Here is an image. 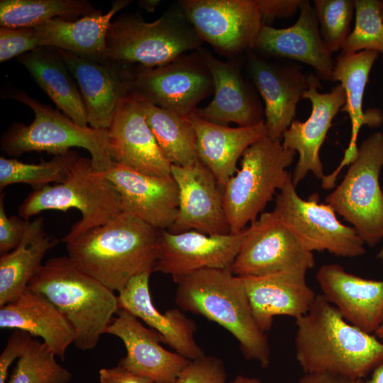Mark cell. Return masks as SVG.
I'll return each instance as SVG.
<instances>
[{
    "label": "cell",
    "mask_w": 383,
    "mask_h": 383,
    "mask_svg": "<svg viewBox=\"0 0 383 383\" xmlns=\"http://www.w3.org/2000/svg\"><path fill=\"white\" fill-rule=\"evenodd\" d=\"M296 325V359L304 373L364 379L383 361V342L346 321L323 294Z\"/></svg>",
    "instance_id": "1"
},
{
    "label": "cell",
    "mask_w": 383,
    "mask_h": 383,
    "mask_svg": "<svg viewBox=\"0 0 383 383\" xmlns=\"http://www.w3.org/2000/svg\"><path fill=\"white\" fill-rule=\"evenodd\" d=\"M158 235L159 230L121 212L65 243L78 268L118 292L132 278L154 272Z\"/></svg>",
    "instance_id": "2"
},
{
    "label": "cell",
    "mask_w": 383,
    "mask_h": 383,
    "mask_svg": "<svg viewBox=\"0 0 383 383\" xmlns=\"http://www.w3.org/2000/svg\"><path fill=\"white\" fill-rule=\"evenodd\" d=\"M175 303L183 311L201 315L228 331L245 357L267 368L270 347L257 326L241 277L230 269H203L177 279Z\"/></svg>",
    "instance_id": "3"
},
{
    "label": "cell",
    "mask_w": 383,
    "mask_h": 383,
    "mask_svg": "<svg viewBox=\"0 0 383 383\" xmlns=\"http://www.w3.org/2000/svg\"><path fill=\"white\" fill-rule=\"evenodd\" d=\"M28 288L45 296L68 320L80 350L94 349L120 307L118 296L67 256L47 260Z\"/></svg>",
    "instance_id": "4"
},
{
    "label": "cell",
    "mask_w": 383,
    "mask_h": 383,
    "mask_svg": "<svg viewBox=\"0 0 383 383\" xmlns=\"http://www.w3.org/2000/svg\"><path fill=\"white\" fill-rule=\"evenodd\" d=\"M9 98L30 108L35 115L29 125L13 123L1 135V151L11 157L28 152H46L55 155L67 153L76 147L87 150L93 167L107 171L113 163L109 149L108 130L81 126L50 106L44 104L18 91Z\"/></svg>",
    "instance_id": "5"
},
{
    "label": "cell",
    "mask_w": 383,
    "mask_h": 383,
    "mask_svg": "<svg viewBox=\"0 0 383 383\" xmlns=\"http://www.w3.org/2000/svg\"><path fill=\"white\" fill-rule=\"evenodd\" d=\"M106 43L111 60L154 67L198 50L204 43L177 3L152 22L136 13L119 15L109 26Z\"/></svg>",
    "instance_id": "6"
},
{
    "label": "cell",
    "mask_w": 383,
    "mask_h": 383,
    "mask_svg": "<svg viewBox=\"0 0 383 383\" xmlns=\"http://www.w3.org/2000/svg\"><path fill=\"white\" fill-rule=\"evenodd\" d=\"M70 209H78L82 217L61 239L63 243L107 223L121 212L118 192L105 172L93 167L91 158L79 155L62 182L33 190L18 206V214L28 220L44 211Z\"/></svg>",
    "instance_id": "7"
},
{
    "label": "cell",
    "mask_w": 383,
    "mask_h": 383,
    "mask_svg": "<svg viewBox=\"0 0 383 383\" xmlns=\"http://www.w3.org/2000/svg\"><path fill=\"white\" fill-rule=\"evenodd\" d=\"M296 152L265 135L242 155L240 167L223 189V202L231 233H238L257 218L277 190L291 175L287 170Z\"/></svg>",
    "instance_id": "8"
},
{
    "label": "cell",
    "mask_w": 383,
    "mask_h": 383,
    "mask_svg": "<svg viewBox=\"0 0 383 383\" xmlns=\"http://www.w3.org/2000/svg\"><path fill=\"white\" fill-rule=\"evenodd\" d=\"M382 167L383 132L378 131L363 140L343 179L326 198L370 247L383 238V192L379 181Z\"/></svg>",
    "instance_id": "9"
},
{
    "label": "cell",
    "mask_w": 383,
    "mask_h": 383,
    "mask_svg": "<svg viewBox=\"0 0 383 383\" xmlns=\"http://www.w3.org/2000/svg\"><path fill=\"white\" fill-rule=\"evenodd\" d=\"M273 211L309 252L328 251L344 257L366 252L355 228L340 223L329 205L319 204L317 194L308 200L299 196L292 174L277 194Z\"/></svg>",
    "instance_id": "10"
},
{
    "label": "cell",
    "mask_w": 383,
    "mask_h": 383,
    "mask_svg": "<svg viewBox=\"0 0 383 383\" xmlns=\"http://www.w3.org/2000/svg\"><path fill=\"white\" fill-rule=\"evenodd\" d=\"M178 4L202 42L226 59L255 49L264 26L256 0H181Z\"/></svg>",
    "instance_id": "11"
},
{
    "label": "cell",
    "mask_w": 383,
    "mask_h": 383,
    "mask_svg": "<svg viewBox=\"0 0 383 383\" xmlns=\"http://www.w3.org/2000/svg\"><path fill=\"white\" fill-rule=\"evenodd\" d=\"M314 265L313 252L272 211L262 213L246 228L230 270L238 277H259L296 270L308 271Z\"/></svg>",
    "instance_id": "12"
},
{
    "label": "cell",
    "mask_w": 383,
    "mask_h": 383,
    "mask_svg": "<svg viewBox=\"0 0 383 383\" xmlns=\"http://www.w3.org/2000/svg\"><path fill=\"white\" fill-rule=\"evenodd\" d=\"M133 90L159 107L189 116L213 94V82L196 50L154 67L136 65Z\"/></svg>",
    "instance_id": "13"
},
{
    "label": "cell",
    "mask_w": 383,
    "mask_h": 383,
    "mask_svg": "<svg viewBox=\"0 0 383 383\" xmlns=\"http://www.w3.org/2000/svg\"><path fill=\"white\" fill-rule=\"evenodd\" d=\"M59 50L77 83L88 124L108 130L120 101L133 89L136 65L111 59L96 62Z\"/></svg>",
    "instance_id": "14"
},
{
    "label": "cell",
    "mask_w": 383,
    "mask_h": 383,
    "mask_svg": "<svg viewBox=\"0 0 383 383\" xmlns=\"http://www.w3.org/2000/svg\"><path fill=\"white\" fill-rule=\"evenodd\" d=\"M238 233L206 235L196 231L174 233L159 230L154 272L179 277L203 269H230L245 236Z\"/></svg>",
    "instance_id": "15"
},
{
    "label": "cell",
    "mask_w": 383,
    "mask_h": 383,
    "mask_svg": "<svg viewBox=\"0 0 383 383\" xmlns=\"http://www.w3.org/2000/svg\"><path fill=\"white\" fill-rule=\"evenodd\" d=\"M320 87V79L316 74H309V88L304 93L302 99L310 101L312 108L311 115L304 122L294 120L282 138V143L286 148L299 155L292 175L295 187L310 172L321 181L324 179L326 174L320 159V149L333 119L346 101V94L340 84L326 93L319 92L318 88Z\"/></svg>",
    "instance_id": "16"
},
{
    "label": "cell",
    "mask_w": 383,
    "mask_h": 383,
    "mask_svg": "<svg viewBox=\"0 0 383 383\" xmlns=\"http://www.w3.org/2000/svg\"><path fill=\"white\" fill-rule=\"evenodd\" d=\"M171 174L178 187L179 204L176 219L168 231L230 233L223 192L211 171L199 160L189 166L172 165Z\"/></svg>",
    "instance_id": "17"
},
{
    "label": "cell",
    "mask_w": 383,
    "mask_h": 383,
    "mask_svg": "<svg viewBox=\"0 0 383 383\" xmlns=\"http://www.w3.org/2000/svg\"><path fill=\"white\" fill-rule=\"evenodd\" d=\"M108 135L113 162L149 175L172 176V165L159 147L133 90L120 101Z\"/></svg>",
    "instance_id": "18"
},
{
    "label": "cell",
    "mask_w": 383,
    "mask_h": 383,
    "mask_svg": "<svg viewBox=\"0 0 383 383\" xmlns=\"http://www.w3.org/2000/svg\"><path fill=\"white\" fill-rule=\"evenodd\" d=\"M105 174L119 194L121 212L157 230H168L172 226L179 191L172 176L149 175L114 162Z\"/></svg>",
    "instance_id": "19"
},
{
    "label": "cell",
    "mask_w": 383,
    "mask_h": 383,
    "mask_svg": "<svg viewBox=\"0 0 383 383\" xmlns=\"http://www.w3.org/2000/svg\"><path fill=\"white\" fill-rule=\"evenodd\" d=\"M198 52L211 74L214 96L207 106L197 108L194 113L224 126L235 123L250 126L263 121L261 103L242 74L239 57L221 60L204 47Z\"/></svg>",
    "instance_id": "20"
},
{
    "label": "cell",
    "mask_w": 383,
    "mask_h": 383,
    "mask_svg": "<svg viewBox=\"0 0 383 383\" xmlns=\"http://www.w3.org/2000/svg\"><path fill=\"white\" fill-rule=\"evenodd\" d=\"M116 315L106 333L121 339L126 349V356L118 365L154 383H176L189 360L164 348L160 344L163 342L162 336L145 328L128 311L119 309Z\"/></svg>",
    "instance_id": "21"
},
{
    "label": "cell",
    "mask_w": 383,
    "mask_h": 383,
    "mask_svg": "<svg viewBox=\"0 0 383 383\" xmlns=\"http://www.w3.org/2000/svg\"><path fill=\"white\" fill-rule=\"evenodd\" d=\"M247 54L249 75L265 102L267 135L282 141L294 121L299 101L309 88V75L299 67L270 62L253 50Z\"/></svg>",
    "instance_id": "22"
},
{
    "label": "cell",
    "mask_w": 383,
    "mask_h": 383,
    "mask_svg": "<svg viewBox=\"0 0 383 383\" xmlns=\"http://www.w3.org/2000/svg\"><path fill=\"white\" fill-rule=\"evenodd\" d=\"M294 24L286 28L264 25L254 50L274 57L289 58L311 67L321 79L332 81L335 60L319 30L313 7L301 0Z\"/></svg>",
    "instance_id": "23"
},
{
    "label": "cell",
    "mask_w": 383,
    "mask_h": 383,
    "mask_svg": "<svg viewBox=\"0 0 383 383\" xmlns=\"http://www.w3.org/2000/svg\"><path fill=\"white\" fill-rule=\"evenodd\" d=\"M316 278L322 294L346 321L374 333L383 321V280L362 278L336 264L322 265Z\"/></svg>",
    "instance_id": "24"
},
{
    "label": "cell",
    "mask_w": 383,
    "mask_h": 383,
    "mask_svg": "<svg viewBox=\"0 0 383 383\" xmlns=\"http://www.w3.org/2000/svg\"><path fill=\"white\" fill-rule=\"evenodd\" d=\"M306 272L296 270L241 277L255 320L262 331L271 329L276 316L297 319L309 310L316 294L306 282Z\"/></svg>",
    "instance_id": "25"
},
{
    "label": "cell",
    "mask_w": 383,
    "mask_h": 383,
    "mask_svg": "<svg viewBox=\"0 0 383 383\" xmlns=\"http://www.w3.org/2000/svg\"><path fill=\"white\" fill-rule=\"evenodd\" d=\"M150 276V273L138 275L118 292L120 309L143 321L162 336L163 343L187 359L192 360L204 356L194 337L196 324L192 319L179 308L161 313L155 307L149 290Z\"/></svg>",
    "instance_id": "26"
},
{
    "label": "cell",
    "mask_w": 383,
    "mask_h": 383,
    "mask_svg": "<svg viewBox=\"0 0 383 383\" xmlns=\"http://www.w3.org/2000/svg\"><path fill=\"white\" fill-rule=\"evenodd\" d=\"M378 55L377 52L372 50L355 53L340 52L335 60L331 82H340L345 89L346 101L341 111L347 112L350 118L351 138L340 165L332 173L326 175L322 181V187L326 189H332L335 186L341 170L356 158L358 153L357 140L361 126H377L383 121L381 111L372 109L365 113L362 109L365 89L371 69Z\"/></svg>",
    "instance_id": "27"
},
{
    "label": "cell",
    "mask_w": 383,
    "mask_h": 383,
    "mask_svg": "<svg viewBox=\"0 0 383 383\" xmlns=\"http://www.w3.org/2000/svg\"><path fill=\"white\" fill-rule=\"evenodd\" d=\"M132 1L117 0L105 14L101 11L70 21L55 17L34 28L39 47H53L96 62L110 60L106 43L113 16Z\"/></svg>",
    "instance_id": "28"
},
{
    "label": "cell",
    "mask_w": 383,
    "mask_h": 383,
    "mask_svg": "<svg viewBox=\"0 0 383 383\" xmlns=\"http://www.w3.org/2000/svg\"><path fill=\"white\" fill-rule=\"evenodd\" d=\"M0 328L18 329L43 342L62 360L75 332L65 316L45 296L28 287L17 298L0 306Z\"/></svg>",
    "instance_id": "29"
},
{
    "label": "cell",
    "mask_w": 383,
    "mask_h": 383,
    "mask_svg": "<svg viewBox=\"0 0 383 383\" xmlns=\"http://www.w3.org/2000/svg\"><path fill=\"white\" fill-rule=\"evenodd\" d=\"M189 118L196 134L199 159L222 190L236 172L237 162L246 149L267 135L264 121L254 126L232 128L208 121L194 113Z\"/></svg>",
    "instance_id": "30"
},
{
    "label": "cell",
    "mask_w": 383,
    "mask_h": 383,
    "mask_svg": "<svg viewBox=\"0 0 383 383\" xmlns=\"http://www.w3.org/2000/svg\"><path fill=\"white\" fill-rule=\"evenodd\" d=\"M63 113L81 126H88L86 107L77 83L59 49L42 46L17 57Z\"/></svg>",
    "instance_id": "31"
},
{
    "label": "cell",
    "mask_w": 383,
    "mask_h": 383,
    "mask_svg": "<svg viewBox=\"0 0 383 383\" xmlns=\"http://www.w3.org/2000/svg\"><path fill=\"white\" fill-rule=\"evenodd\" d=\"M44 218L28 221L23 238L18 246L0 257V306L22 294L43 264L48 250L58 240L45 230Z\"/></svg>",
    "instance_id": "32"
},
{
    "label": "cell",
    "mask_w": 383,
    "mask_h": 383,
    "mask_svg": "<svg viewBox=\"0 0 383 383\" xmlns=\"http://www.w3.org/2000/svg\"><path fill=\"white\" fill-rule=\"evenodd\" d=\"M152 134L171 165L189 166L199 159L196 134L189 118L159 107L133 89Z\"/></svg>",
    "instance_id": "33"
},
{
    "label": "cell",
    "mask_w": 383,
    "mask_h": 383,
    "mask_svg": "<svg viewBox=\"0 0 383 383\" xmlns=\"http://www.w3.org/2000/svg\"><path fill=\"white\" fill-rule=\"evenodd\" d=\"M99 11L86 0H1L0 26L33 28L55 17L74 21Z\"/></svg>",
    "instance_id": "34"
},
{
    "label": "cell",
    "mask_w": 383,
    "mask_h": 383,
    "mask_svg": "<svg viewBox=\"0 0 383 383\" xmlns=\"http://www.w3.org/2000/svg\"><path fill=\"white\" fill-rule=\"evenodd\" d=\"M79 155L77 152L70 150L48 161L41 160L38 164L1 156L0 189L12 184L24 183L32 187L33 190H39L50 183L62 182Z\"/></svg>",
    "instance_id": "35"
},
{
    "label": "cell",
    "mask_w": 383,
    "mask_h": 383,
    "mask_svg": "<svg viewBox=\"0 0 383 383\" xmlns=\"http://www.w3.org/2000/svg\"><path fill=\"white\" fill-rule=\"evenodd\" d=\"M55 356L44 342L33 339L7 383H69L72 374Z\"/></svg>",
    "instance_id": "36"
},
{
    "label": "cell",
    "mask_w": 383,
    "mask_h": 383,
    "mask_svg": "<svg viewBox=\"0 0 383 383\" xmlns=\"http://www.w3.org/2000/svg\"><path fill=\"white\" fill-rule=\"evenodd\" d=\"M382 1L355 0V26L342 48L343 53L372 50L383 54Z\"/></svg>",
    "instance_id": "37"
},
{
    "label": "cell",
    "mask_w": 383,
    "mask_h": 383,
    "mask_svg": "<svg viewBox=\"0 0 383 383\" xmlns=\"http://www.w3.org/2000/svg\"><path fill=\"white\" fill-rule=\"evenodd\" d=\"M313 9L321 37L333 52L341 48L350 33L355 14L354 0H314Z\"/></svg>",
    "instance_id": "38"
},
{
    "label": "cell",
    "mask_w": 383,
    "mask_h": 383,
    "mask_svg": "<svg viewBox=\"0 0 383 383\" xmlns=\"http://www.w3.org/2000/svg\"><path fill=\"white\" fill-rule=\"evenodd\" d=\"M226 378L223 361L217 357L205 355L189 360L176 383H226Z\"/></svg>",
    "instance_id": "39"
},
{
    "label": "cell",
    "mask_w": 383,
    "mask_h": 383,
    "mask_svg": "<svg viewBox=\"0 0 383 383\" xmlns=\"http://www.w3.org/2000/svg\"><path fill=\"white\" fill-rule=\"evenodd\" d=\"M39 47L33 28L0 27V62L33 51Z\"/></svg>",
    "instance_id": "40"
},
{
    "label": "cell",
    "mask_w": 383,
    "mask_h": 383,
    "mask_svg": "<svg viewBox=\"0 0 383 383\" xmlns=\"http://www.w3.org/2000/svg\"><path fill=\"white\" fill-rule=\"evenodd\" d=\"M28 220L17 216H7L4 194L0 195V255L8 253L21 243Z\"/></svg>",
    "instance_id": "41"
},
{
    "label": "cell",
    "mask_w": 383,
    "mask_h": 383,
    "mask_svg": "<svg viewBox=\"0 0 383 383\" xmlns=\"http://www.w3.org/2000/svg\"><path fill=\"white\" fill-rule=\"evenodd\" d=\"M32 340L29 333L18 329L9 337L0 355V383H6L10 366L24 354Z\"/></svg>",
    "instance_id": "42"
},
{
    "label": "cell",
    "mask_w": 383,
    "mask_h": 383,
    "mask_svg": "<svg viewBox=\"0 0 383 383\" xmlns=\"http://www.w3.org/2000/svg\"><path fill=\"white\" fill-rule=\"evenodd\" d=\"M301 0H256L264 25L277 18L292 17L298 9Z\"/></svg>",
    "instance_id": "43"
},
{
    "label": "cell",
    "mask_w": 383,
    "mask_h": 383,
    "mask_svg": "<svg viewBox=\"0 0 383 383\" xmlns=\"http://www.w3.org/2000/svg\"><path fill=\"white\" fill-rule=\"evenodd\" d=\"M100 383H154L150 379L132 373L118 365L99 371Z\"/></svg>",
    "instance_id": "44"
},
{
    "label": "cell",
    "mask_w": 383,
    "mask_h": 383,
    "mask_svg": "<svg viewBox=\"0 0 383 383\" xmlns=\"http://www.w3.org/2000/svg\"><path fill=\"white\" fill-rule=\"evenodd\" d=\"M299 383H367L364 379H355L328 372L305 373Z\"/></svg>",
    "instance_id": "45"
},
{
    "label": "cell",
    "mask_w": 383,
    "mask_h": 383,
    "mask_svg": "<svg viewBox=\"0 0 383 383\" xmlns=\"http://www.w3.org/2000/svg\"><path fill=\"white\" fill-rule=\"evenodd\" d=\"M367 383H383V361L372 372V375Z\"/></svg>",
    "instance_id": "46"
},
{
    "label": "cell",
    "mask_w": 383,
    "mask_h": 383,
    "mask_svg": "<svg viewBox=\"0 0 383 383\" xmlns=\"http://www.w3.org/2000/svg\"><path fill=\"white\" fill-rule=\"evenodd\" d=\"M160 0H140L138 2L139 7L148 12H153L160 4Z\"/></svg>",
    "instance_id": "47"
},
{
    "label": "cell",
    "mask_w": 383,
    "mask_h": 383,
    "mask_svg": "<svg viewBox=\"0 0 383 383\" xmlns=\"http://www.w3.org/2000/svg\"><path fill=\"white\" fill-rule=\"evenodd\" d=\"M228 383H262L261 381L255 377H250L243 375H238L231 382Z\"/></svg>",
    "instance_id": "48"
},
{
    "label": "cell",
    "mask_w": 383,
    "mask_h": 383,
    "mask_svg": "<svg viewBox=\"0 0 383 383\" xmlns=\"http://www.w3.org/2000/svg\"><path fill=\"white\" fill-rule=\"evenodd\" d=\"M374 334L383 342V321Z\"/></svg>",
    "instance_id": "49"
},
{
    "label": "cell",
    "mask_w": 383,
    "mask_h": 383,
    "mask_svg": "<svg viewBox=\"0 0 383 383\" xmlns=\"http://www.w3.org/2000/svg\"><path fill=\"white\" fill-rule=\"evenodd\" d=\"M382 242H383V238H382ZM377 257L379 259L383 260V243H382V248H381L380 250L379 251Z\"/></svg>",
    "instance_id": "50"
},
{
    "label": "cell",
    "mask_w": 383,
    "mask_h": 383,
    "mask_svg": "<svg viewBox=\"0 0 383 383\" xmlns=\"http://www.w3.org/2000/svg\"><path fill=\"white\" fill-rule=\"evenodd\" d=\"M381 14L383 19V1H382V6H381Z\"/></svg>",
    "instance_id": "51"
}]
</instances>
